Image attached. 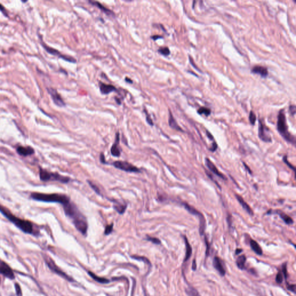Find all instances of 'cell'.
I'll list each match as a JSON object with an SVG mask.
<instances>
[{
	"mask_svg": "<svg viewBox=\"0 0 296 296\" xmlns=\"http://www.w3.org/2000/svg\"><path fill=\"white\" fill-rule=\"evenodd\" d=\"M252 72L256 74H259L263 78L267 77L268 74V72L267 68L262 67V66H259V65L255 66L254 67L252 68Z\"/></svg>",
	"mask_w": 296,
	"mask_h": 296,
	"instance_id": "cell-18",
	"label": "cell"
},
{
	"mask_svg": "<svg viewBox=\"0 0 296 296\" xmlns=\"http://www.w3.org/2000/svg\"><path fill=\"white\" fill-rule=\"evenodd\" d=\"M242 252V249H236V255H239Z\"/></svg>",
	"mask_w": 296,
	"mask_h": 296,
	"instance_id": "cell-50",
	"label": "cell"
},
{
	"mask_svg": "<svg viewBox=\"0 0 296 296\" xmlns=\"http://www.w3.org/2000/svg\"><path fill=\"white\" fill-rule=\"evenodd\" d=\"M217 145L216 143L215 142H214V143L212 144V148H210V150L211 151V152H215V150L217 149Z\"/></svg>",
	"mask_w": 296,
	"mask_h": 296,
	"instance_id": "cell-44",
	"label": "cell"
},
{
	"mask_svg": "<svg viewBox=\"0 0 296 296\" xmlns=\"http://www.w3.org/2000/svg\"><path fill=\"white\" fill-rule=\"evenodd\" d=\"M115 168L128 173H141L140 169L128 162L124 161H114L112 163Z\"/></svg>",
	"mask_w": 296,
	"mask_h": 296,
	"instance_id": "cell-7",
	"label": "cell"
},
{
	"mask_svg": "<svg viewBox=\"0 0 296 296\" xmlns=\"http://www.w3.org/2000/svg\"><path fill=\"white\" fill-rule=\"evenodd\" d=\"M205 165H206V167L208 168V169L212 173H214V174H215L216 175L219 176L222 179L225 180H227V178H226V176L217 169L216 167L215 166V165L212 161L210 160V158H205Z\"/></svg>",
	"mask_w": 296,
	"mask_h": 296,
	"instance_id": "cell-15",
	"label": "cell"
},
{
	"mask_svg": "<svg viewBox=\"0 0 296 296\" xmlns=\"http://www.w3.org/2000/svg\"><path fill=\"white\" fill-rule=\"evenodd\" d=\"M15 289H16V294L18 296H22V290H21V288L20 287L19 284L18 283H15Z\"/></svg>",
	"mask_w": 296,
	"mask_h": 296,
	"instance_id": "cell-38",
	"label": "cell"
},
{
	"mask_svg": "<svg viewBox=\"0 0 296 296\" xmlns=\"http://www.w3.org/2000/svg\"><path fill=\"white\" fill-rule=\"evenodd\" d=\"M250 246L251 247L253 251L255 253H256L257 255H260V256L262 255V249L256 241L251 240V241H250Z\"/></svg>",
	"mask_w": 296,
	"mask_h": 296,
	"instance_id": "cell-25",
	"label": "cell"
},
{
	"mask_svg": "<svg viewBox=\"0 0 296 296\" xmlns=\"http://www.w3.org/2000/svg\"><path fill=\"white\" fill-rule=\"evenodd\" d=\"M88 274L94 280H95L96 282H97L98 283H100L106 284V283H108L110 282V281L108 279H106L104 278L99 277L91 271H88Z\"/></svg>",
	"mask_w": 296,
	"mask_h": 296,
	"instance_id": "cell-27",
	"label": "cell"
},
{
	"mask_svg": "<svg viewBox=\"0 0 296 296\" xmlns=\"http://www.w3.org/2000/svg\"><path fill=\"white\" fill-rule=\"evenodd\" d=\"M283 161L285 162V164H286V165H288L289 168L290 169H292L293 171H295V167L294 166H293L290 163H289L288 160V156H285L283 158Z\"/></svg>",
	"mask_w": 296,
	"mask_h": 296,
	"instance_id": "cell-36",
	"label": "cell"
},
{
	"mask_svg": "<svg viewBox=\"0 0 296 296\" xmlns=\"http://www.w3.org/2000/svg\"><path fill=\"white\" fill-rule=\"evenodd\" d=\"M197 269V264H196V260L195 259H194L193 261V264H192V270L193 271H195Z\"/></svg>",
	"mask_w": 296,
	"mask_h": 296,
	"instance_id": "cell-45",
	"label": "cell"
},
{
	"mask_svg": "<svg viewBox=\"0 0 296 296\" xmlns=\"http://www.w3.org/2000/svg\"><path fill=\"white\" fill-rule=\"evenodd\" d=\"M113 208L116 210V211L119 214H124L125 210L127 208V205H123L120 204V202H117V201L113 200Z\"/></svg>",
	"mask_w": 296,
	"mask_h": 296,
	"instance_id": "cell-26",
	"label": "cell"
},
{
	"mask_svg": "<svg viewBox=\"0 0 296 296\" xmlns=\"http://www.w3.org/2000/svg\"><path fill=\"white\" fill-rule=\"evenodd\" d=\"M185 292L189 296H201L199 292L192 286H189L185 289Z\"/></svg>",
	"mask_w": 296,
	"mask_h": 296,
	"instance_id": "cell-28",
	"label": "cell"
},
{
	"mask_svg": "<svg viewBox=\"0 0 296 296\" xmlns=\"http://www.w3.org/2000/svg\"><path fill=\"white\" fill-rule=\"evenodd\" d=\"M268 129L261 120H259V137L262 141L265 143H271L272 139L269 133Z\"/></svg>",
	"mask_w": 296,
	"mask_h": 296,
	"instance_id": "cell-9",
	"label": "cell"
},
{
	"mask_svg": "<svg viewBox=\"0 0 296 296\" xmlns=\"http://www.w3.org/2000/svg\"><path fill=\"white\" fill-rule=\"evenodd\" d=\"M197 112L200 115L204 114L205 116H209L210 114V109L207 108L205 107H201V108H200L199 109H198Z\"/></svg>",
	"mask_w": 296,
	"mask_h": 296,
	"instance_id": "cell-29",
	"label": "cell"
},
{
	"mask_svg": "<svg viewBox=\"0 0 296 296\" xmlns=\"http://www.w3.org/2000/svg\"><path fill=\"white\" fill-rule=\"evenodd\" d=\"M42 44L43 47L45 48V50H46L50 54L53 55H55V56H59V57H60V58L64 59V60L67 61H69V62H71V63H76V60H75L74 58L71 57L67 56H65V55H61L58 50H57L56 49H53L52 48H50L48 46L45 45V44H44L43 42L42 43Z\"/></svg>",
	"mask_w": 296,
	"mask_h": 296,
	"instance_id": "cell-10",
	"label": "cell"
},
{
	"mask_svg": "<svg viewBox=\"0 0 296 296\" xmlns=\"http://www.w3.org/2000/svg\"><path fill=\"white\" fill-rule=\"evenodd\" d=\"M145 112L146 113V122H147L149 124L150 126H153V121L152 120L150 115L148 114V113L147 112V111H146L145 109Z\"/></svg>",
	"mask_w": 296,
	"mask_h": 296,
	"instance_id": "cell-37",
	"label": "cell"
},
{
	"mask_svg": "<svg viewBox=\"0 0 296 296\" xmlns=\"http://www.w3.org/2000/svg\"><path fill=\"white\" fill-rule=\"evenodd\" d=\"M206 135H207L208 137L210 139V140H213V139H214V137H213V136L212 135V134L210 133L209 131H208L207 130H206Z\"/></svg>",
	"mask_w": 296,
	"mask_h": 296,
	"instance_id": "cell-48",
	"label": "cell"
},
{
	"mask_svg": "<svg viewBox=\"0 0 296 296\" xmlns=\"http://www.w3.org/2000/svg\"><path fill=\"white\" fill-rule=\"evenodd\" d=\"M45 262H46V263L47 265H48V266L49 267V268L52 270L53 272H54L55 273H56V274H57V275H59L60 277L63 278L67 280L68 281H74V280L71 277H70V276H68V275L65 274L64 272H63L62 270H60V268L55 264V263L53 261L52 259H50V258H49V257H45Z\"/></svg>",
	"mask_w": 296,
	"mask_h": 296,
	"instance_id": "cell-8",
	"label": "cell"
},
{
	"mask_svg": "<svg viewBox=\"0 0 296 296\" xmlns=\"http://www.w3.org/2000/svg\"><path fill=\"white\" fill-rule=\"evenodd\" d=\"M236 198L237 199L238 201L241 205L242 207L244 208V210L247 212V214L250 215L251 216H253L254 215V212L253 210H252L251 208L247 204V202L244 201V199L240 195H235Z\"/></svg>",
	"mask_w": 296,
	"mask_h": 296,
	"instance_id": "cell-16",
	"label": "cell"
},
{
	"mask_svg": "<svg viewBox=\"0 0 296 296\" xmlns=\"http://www.w3.org/2000/svg\"><path fill=\"white\" fill-rule=\"evenodd\" d=\"M0 11L2 12H3V13H4V15H7L6 10H5V8H4V7H3V6L1 5V4H0Z\"/></svg>",
	"mask_w": 296,
	"mask_h": 296,
	"instance_id": "cell-46",
	"label": "cell"
},
{
	"mask_svg": "<svg viewBox=\"0 0 296 296\" xmlns=\"http://www.w3.org/2000/svg\"><path fill=\"white\" fill-rule=\"evenodd\" d=\"M48 90L49 94L52 97L53 101L55 102V104L56 105L60 106V107H62V106H64L65 105V104L64 101H63V100L62 99V98L60 96V94H59V93L57 92V91L56 89H53V88H49L48 89Z\"/></svg>",
	"mask_w": 296,
	"mask_h": 296,
	"instance_id": "cell-12",
	"label": "cell"
},
{
	"mask_svg": "<svg viewBox=\"0 0 296 296\" xmlns=\"http://www.w3.org/2000/svg\"><path fill=\"white\" fill-rule=\"evenodd\" d=\"M213 266L214 268L219 272V273L221 277L225 276L226 271L225 269V264L220 257L217 256H215L214 257L213 260Z\"/></svg>",
	"mask_w": 296,
	"mask_h": 296,
	"instance_id": "cell-13",
	"label": "cell"
},
{
	"mask_svg": "<svg viewBox=\"0 0 296 296\" xmlns=\"http://www.w3.org/2000/svg\"><path fill=\"white\" fill-rule=\"evenodd\" d=\"M33 199L42 202H57L64 205L70 201V198L62 194H45L40 193H33L31 195Z\"/></svg>",
	"mask_w": 296,
	"mask_h": 296,
	"instance_id": "cell-3",
	"label": "cell"
},
{
	"mask_svg": "<svg viewBox=\"0 0 296 296\" xmlns=\"http://www.w3.org/2000/svg\"><path fill=\"white\" fill-rule=\"evenodd\" d=\"M181 204L182 205V206H184L186 210H188L190 214L193 215L196 217L199 218V221H200L199 232H200V234L201 236H203L204 234V232H205V228H206V221H205V219L204 216L203 215V214H201L200 212H199V210H197L194 207H193L190 205H189L187 202H181Z\"/></svg>",
	"mask_w": 296,
	"mask_h": 296,
	"instance_id": "cell-6",
	"label": "cell"
},
{
	"mask_svg": "<svg viewBox=\"0 0 296 296\" xmlns=\"http://www.w3.org/2000/svg\"><path fill=\"white\" fill-rule=\"evenodd\" d=\"M113 223H112L111 225H107L105 227L104 234L106 236L110 234L113 231Z\"/></svg>",
	"mask_w": 296,
	"mask_h": 296,
	"instance_id": "cell-33",
	"label": "cell"
},
{
	"mask_svg": "<svg viewBox=\"0 0 296 296\" xmlns=\"http://www.w3.org/2000/svg\"><path fill=\"white\" fill-rule=\"evenodd\" d=\"M169 125L171 127L176 130L177 131H182L184 132V130L180 128V126L178 124L174 117H173V115L171 112H169Z\"/></svg>",
	"mask_w": 296,
	"mask_h": 296,
	"instance_id": "cell-23",
	"label": "cell"
},
{
	"mask_svg": "<svg viewBox=\"0 0 296 296\" xmlns=\"http://www.w3.org/2000/svg\"><path fill=\"white\" fill-rule=\"evenodd\" d=\"M64 212L72 221L75 228L83 236H86L88 223L86 218L74 203L70 201L63 205Z\"/></svg>",
	"mask_w": 296,
	"mask_h": 296,
	"instance_id": "cell-1",
	"label": "cell"
},
{
	"mask_svg": "<svg viewBox=\"0 0 296 296\" xmlns=\"http://www.w3.org/2000/svg\"><path fill=\"white\" fill-rule=\"evenodd\" d=\"M146 240L148 241H150L152 242V243H153L154 244H156V245H159V244H161V241L159 239H158L157 238H155V237H152V236H147V238H146Z\"/></svg>",
	"mask_w": 296,
	"mask_h": 296,
	"instance_id": "cell-32",
	"label": "cell"
},
{
	"mask_svg": "<svg viewBox=\"0 0 296 296\" xmlns=\"http://www.w3.org/2000/svg\"><path fill=\"white\" fill-rule=\"evenodd\" d=\"M89 3L92 4V5H94V6H96V7L100 9H101L102 11L105 12L106 15H109V16H114V13H113L112 11H111V10H109L108 9H107L106 8L104 7L102 4H100V3H98L97 1H89Z\"/></svg>",
	"mask_w": 296,
	"mask_h": 296,
	"instance_id": "cell-22",
	"label": "cell"
},
{
	"mask_svg": "<svg viewBox=\"0 0 296 296\" xmlns=\"http://www.w3.org/2000/svg\"><path fill=\"white\" fill-rule=\"evenodd\" d=\"M247 261V257L245 255L240 256L236 260V266L238 268L241 270H245V262Z\"/></svg>",
	"mask_w": 296,
	"mask_h": 296,
	"instance_id": "cell-24",
	"label": "cell"
},
{
	"mask_svg": "<svg viewBox=\"0 0 296 296\" xmlns=\"http://www.w3.org/2000/svg\"><path fill=\"white\" fill-rule=\"evenodd\" d=\"M87 182H88L89 184L90 185V187L91 188V189H92L97 195H101V192H100V190L99 188H98L97 186L95 184H93L92 182L89 181V180H87Z\"/></svg>",
	"mask_w": 296,
	"mask_h": 296,
	"instance_id": "cell-31",
	"label": "cell"
},
{
	"mask_svg": "<svg viewBox=\"0 0 296 296\" xmlns=\"http://www.w3.org/2000/svg\"><path fill=\"white\" fill-rule=\"evenodd\" d=\"M0 274L10 279H15V275L11 267L3 261H0Z\"/></svg>",
	"mask_w": 296,
	"mask_h": 296,
	"instance_id": "cell-11",
	"label": "cell"
},
{
	"mask_svg": "<svg viewBox=\"0 0 296 296\" xmlns=\"http://www.w3.org/2000/svg\"><path fill=\"white\" fill-rule=\"evenodd\" d=\"M40 179L42 181H58L63 184H67L71 179L69 177L63 176L58 173H53L49 172L44 169H40L39 171Z\"/></svg>",
	"mask_w": 296,
	"mask_h": 296,
	"instance_id": "cell-5",
	"label": "cell"
},
{
	"mask_svg": "<svg viewBox=\"0 0 296 296\" xmlns=\"http://www.w3.org/2000/svg\"><path fill=\"white\" fill-rule=\"evenodd\" d=\"M0 212L3 214L9 221H11L12 223H13L17 227L20 229L23 232L30 234H33V226L30 221L23 220L22 219L15 216V215L12 214L9 211H8V210L4 208V207L1 205Z\"/></svg>",
	"mask_w": 296,
	"mask_h": 296,
	"instance_id": "cell-2",
	"label": "cell"
},
{
	"mask_svg": "<svg viewBox=\"0 0 296 296\" xmlns=\"http://www.w3.org/2000/svg\"><path fill=\"white\" fill-rule=\"evenodd\" d=\"M126 81H127L128 82L130 83H132V81L131 80H130V79H129V78H126Z\"/></svg>",
	"mask_w": 296,
	"mask_h": 296,
	"instance_id": "cell-51",
	"label": "cell"
},
{
	"mask_svg": "<svg viewBox=\"0 0 296 296\" xmlns=\"http://www.w3.org/2000/svg\"><path fill=\"white\" fill-rule=\"evenodd\" d=\"M120 134L119 132L116 133L115 143L113 144L111 149V153L114 157H119L121 154V149L119 147Z\"/></svg>",
	"mask_w": 296,
	"mask_h": 296,
	"instance_id": "cell-14",
	"label": "cell"
},
{
	"mask_svg": "<svg viewBox=\"0 0 296 296\" xmlns=\"http://www.w3.org/2000/svg\"><path fill=\"white\" fill-rule=\"evenodd\" d=\"M184 243L186 245V255H185V257L184 259V262H186L187 261L189 260V259L191 257V255H192V247H191L190 244L188 241L187 237L184 236Z\"/></svg>",
	"mask_w": 296,
	"mask_h": 296,
	"instance_id": "cell-20",
	"label": "cell"
},
{
	"mask_svg": "<svg viewBox=\"0 0 296 296\" xmlns=\"http://www.w3.org/2000/svg\"><path fill=\"white\" fill-rule=\"evenodd\" d=\"M277 130L286 141L292 143L294 146H296V138L288 131L283 109L280 111L278 116Z\"/></svg>",
	"mask_w": 296,
	"mask_h": 296,
	"instance_id": "cell-4",
	"label": "cell"
},
{
	"mask_svg": "<svg viewBox=\"0 0 296 296\" xmlns=\"http://www.w3.org/2000/svg\"><path fill=\"white\" fill-rule=\"evenodd\" d=\"M99 86L102 94H108L116 90V87L112 85H106L104 83L100 82L99 83Z\"/></svg>",
	"mask_w": 296,
	"mask_h": 296,
	"instance_id": "cell-17",
	"label": "cell"
},
{
	"mask_svg": "<svg viewBox=\"0 0 296 296\" xmlns=\"http://www.w3.org/2000/svg\"><path fill=\"white\" fill-rule=\"evenodd\" d=\"M17 152L20 156H29V155L34 153V150L32 148L29 147V146H28V147L19 146L17 148Z\"/></svg>",
	"mask_w": 296,
	"mask_h": 296,
	"instance_id": "cell-19",
	"label": "cell"
},
{
	"mask_svg": "<svg viewBox=\"0 0 296 296\" xmlns=\"http://www.w3.org/2000/svg\"><path fill=\"white\" fill-rule=\"evenodd\" d=\"M243 164H244V167H245L246 169L247 170V171H248L249 173H250V174H252V171L251 170L250 168H249V167H248V166L247 165V164H246V163H245L244 162H243Z\"/></svg>",
	"mask_w": 296,
	"mask_h": 296,
	"instance_id": "cell-47",
	"label": "cell"
},
{
	"mask_svg": "<svg viewBox=\"0 0 296 296\" xmlns=\"http://www.w3.org/2000/svg\"><path fill=\"white\" fill-rule=\"evenodd\" d=\"M158 52L161 53V55L167 56L170 54V51L169 49L167 47H161L160 49H158Z\"/></svg>",
	"mask_w": 296,
	"mask_h": 296,
	"instance_id": "cell-30",
	"label": "cell"
},
{
	"mask_svg": "<svg viewBox=\"0 0 296 296\" xmlns=\"http://www.w3.org/2000/svg\"><path fill=\"white\" fill-rule=\"evenodd\" d=\"M275 213L278 214L279 215V216L281 217V218L284 221L286 225H291L293 224L294 221H293L292 218L290 217L288 215L285 214L284 212L277 210Z\"/></svg>",
	"mask_w": 296,
	"mask_h": 296,
	"instance_id": "cell-21",
	"label": "cell"
},
{
	"mask_svg": "<svg viewBox=\"0 0 296 296\" xmlns=\"http://www.w3.org/2000/svg\"><path fill=\"white\" fill-rule=\"evenodd\" d=\"M287 289L290 290V292L296 293V285H289L288 284L287 285Z\"/></svg>",
	"mask_w": 296,
	"mask_h": 296,
	"instance_id": "cell-41",
	"label": "cell"
},
{
	"mask_svg": "<svg viewBox=\"0 0 296 296\" xmlns=\"http://www.w3.org/2000/svg\"><path fill=\"white\" fill-rule=\"evenodd\" d=\"M100 161H101V163L104 164H108V163H106V160H105V156H104V154L102 153H101V154H100Z\"/></svg>",
	"mask_w": 296,
	"mask_h": 296,
	"instance_id": "cell-43",
	"label": "cell"
},
{
	"mask_svg": "<svg viewBox=\"0 0 296 296\" xmlns=\"http://www.w3.org/2000/svg\"><path fill=\"white\" fill-rule=\"evenodd\" d=\"M282 274L284 275V277H285V279H286L288 278V273H287V268H286V264L285 263L283 266H282Z\"/></svg>",
	"mask_w": 296,
	"mask_h": 296,
	"instance_id": "cell-40",
	"label": "cell"
},
{
	"mask_svg": "<svg viewBox=\"0 0 296 296\" xmlns=\"http://www.w3.org/2000/svg\"><path fill=\"white\" fill-rule=\"evenodd\" d=\"M162 37L161 36H160V35H154V36H153L152 37V38L154 39V40H156L158 39H159V38H162Z\"/></svg>",
	"mask_w": 296,
	"mask_h": 296,
	"instance_id": "cell-49",
	"label": "cell"
},
{
	"mask_svg": "<svg viewBox=\"0 0 296 296\" xmlns=\"http://www.w3.org/2000/svg\"><path fill=\"white\" fill-rule=\"evenodd\" d=\"M289 111L292 115H294L296 113V106L294 105H290L289 107Z\"/></svg>",
	"mask_w": 296,
	"mask_h": 296,
	"instance_id": "cell-42",
	"label": "cell"
},
{
	"mask_svg": "<svg viewBox=\"0 0 296 296\" xmlns=\"http://www.w3.org/2000/svg\"><path fill=\"white\" fill-rule=\"evenodd\" d=\"M205 242L206 247V256H209V254H210V244H209L208 241L207 240L206 236H205Z\"/></svg>",
	"mask_w": 296,
	"mask_h": 296,
	"instance_id": "cell-39",
	"label": "cell"
},
{
	"mask_svg": "<svg viewBox=\"0 0 296 296\" xmlns=\"http://www.w3.org/2000/svg\"><path fill=\"white\" fill-rule=\"evenodd\" d=\"M249 121H250V123H251V124L254 125L255 122H256V116L255 113H253V111H251L249 113Z\"/></svg>",
	"mask_w": 296,
	"mask_h": 296,
	"instance_id": "cell-35",
	"label": "cell"
},
{
	"mask_svg": "<svg viewBox=\"0 0 296 296\" xmlns=\"http://www.w3.org/2000/svg\"><path fill=\"white\" fill-rule=\"evenodd\" d=\"M283 274L281 272H279L277 275H276V278H275V281H276V282L278 283V284H281L283 282Z\"/></svg>",
	"mask_w": 296,
	"mask_h": 296,
	"instance_id": "cell-34",
	"label": "cell"
}]
</instances>
